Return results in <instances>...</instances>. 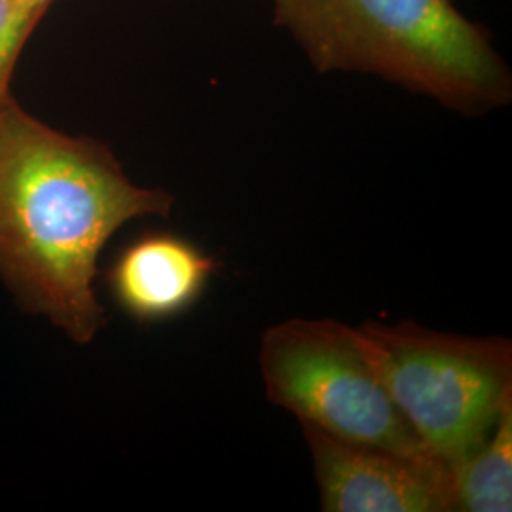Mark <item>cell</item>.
Listing matches in <instances>:
<instances>
[{"label": "cell", "instance_id": "6da1fadb", "mask_svg": "<svg viewBox=\"0 0 512 512\" xmlns=\"http://www.w3.org/2000/svg\"><path fill=\"white\" fill-rule=\"evenodd\" d=\"M173 196L129 181L109 148L44 126L8 97L0 109V277L19 306L74 342L105 325L97 260L126 222L167 217Z\"/></svg>", "mask_w": 512, "mask_h": 512}, {"label": "cell", "instance_id": "7a4b0ae2", "mask_svg": "<svg viewBox=\"0 0 512 512\" xmlns=\"http://www.w3.org/2000/svg\"><path fill=\"white\" fill-rule=\"evenodd\" d=\"M319 73H365L467 116L511 101V71L452 0H274Z\"/></svg>", "mask_w": 512, "mask_h": 512}, {"label": "cell", "instance_id": "3957f363", "mask_svg": "<svg viewBox=\"0 0 512 512\" xmlns=\"http://www.w3.org/2000/svg\"><path fill=\"white\" fill-rule=\"evenodd\" d=\"M385 389L423 448L450 465L492 433L512 399V342L425 329L357 327Z\"/></svg>", "mask_w": 512, "mask_h": 512}, {"label": "cell", "instance_id": "277c9868", "mask_svg": "<svg viewBox=\"0 0 512 512\" xmlns=\"http://www.w3.org/2000/svg\"><path fill=\"white\" fill-rule=\"evenodd\" d=\"M260 374L272 403L332 437L431 456L391 401L357 327L289 319L264 332Z\"/></svg>", "mask_w": 512, "mask_h": 512}, {"label": "cell", "instance_id": "5b68a950", "mask_svg": "<svg viewBox=\"0 0 512 512\" xmlns=\"http://www.w3.org/2000/svg\"><path fill=\"white\" fill-rule=\"evenodd\" d=\"M325 512L456 511L450 469L433 456L338 439L304 425Z\"/></svg>", "mask_w": 512, "mask_h": 512}, {"label": "cell", "instance_id": "8992f818", "mask_svg": "<svg viewBox=\"0 0 512 512\" xmlns=\"http://www.w3.org/2000/svg\"><path fill=\"white\" fill-rule=\"evenodd\" d=\"M219 260L175 232H147L112 258L105 283L129 319L152 325L175 319L202 298Z\"/></svg>", "mask_w": 512, "mask_h": 512}, {"label": "cell", "instance_id": "52a82bcc", "mask_svg": "<svg viewBox=\"0 0 512 512\" xmlns=\"http://www.w3.org/2000/svg\"><path fill=\"white\" fill-rule=\"evenodd\" d=\"M448 469L456 511H512V399L488 439Z\"/></svg>", "mask_w": 512, "mask_h": 512}, {"label": "cell", "instance_id": "ba28073f", "mask_svg": "<svg viewBox=\"0 0 512 512\" xmlns=\"http://www.w3.org/2000/svg\"><path fill=\"white\" fill-rule=\"evenodd\" d=\"M42 14L25 0H0V109L8 101V84L23 42Z\"/></svg>", "mask_w": 512, "mask_h": 512}, {"label": "cell", "instance_id": "9c48e42d", "mask_svg": "<svg viewBox=\"0 0 512 512\" xmlns=\"http://www.w3.org/2000/svg\"><path fill=\"white\" fill-rule=\"evenodd\" d=\"M33 10H37L40 14H44V10L48 8V4L52 2V0H25Z\"/></svg>", "mask_w": 512, "mask_h": 512}]
</instances>
